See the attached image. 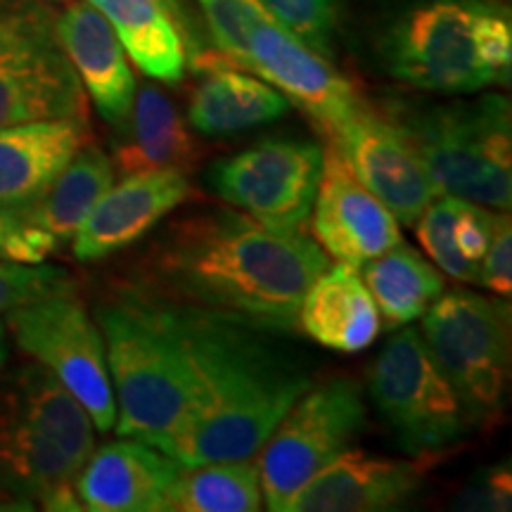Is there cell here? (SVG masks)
Wrapping results in <instances>:
<instances>
[{
  "mask_svg": "<svg viewBox=\"0 0 512 512\" xmlns=\"http://www.w3.org/2000/svg\"><path fill=\"white\" fill-rule=\"evenodd\" d=\"M328 266L306 233L266 228L238 209H209L159 235L136 287L275 335L299 328L304 294Z\"/></svg>",
  "mask_w": 512,
  "mask_h": 512,
  "instance_id": "cell-1",
  "label": "cell"
},
{
  "mask_svg": "<svg viewBox=\"0 0 512 512\" xmlns=\"http://www.w3.org/2000/svg\"><path fill=\"white\" fill-rule=\"evenodd\" d=\"M152 297L195 375V408L166 456L181 465L254 458L311 377L275 347L273 332Z\"/></svg>",
  "mask_w": 512,
  "mask_h": 512,
  "instance_id": "cell-2",
  "label": "cell"
},
{
  "mask_svg": "<svg viewBox=\"0 0 512 512\" xmlns=\"http://www.w3.org/2000/svg\"><path fill=\"white\" fill-rule=\"evenodd\" d=\"M93 448L91 415L53 373L34 361L0 375L3 508L83 510L74 482Z\"/></svg>",
  "mask_w": 512,
  "mask_h": 512,
  "instance_id": "cell-3",
  "label": "cell"
},
{
  "mask_svg": "<svg viewBox=\"0 0 512 512\" xmlns=\"http://www.w3.org/2000/svg\"><path fill=\"white\" fill-rule=\"evenodd\" d=\"M119 437L169 451L195 408V375L162 306L140 287L100 306Z\"/></svg>",
  "mask_w": 512,
  "mask_h": 512,
  "instance_id": "cell-4",
  "label": "cell"
},
{
  "mask_svg": "<svg viewBox=\"0 0 512 512\" xmlns=\"http://www.w3.org/2000/svg\"><path fill=\"white\" fill-rule=\"evenodd\" d=\"M380 50L387 72L408 86L477 93L510 81V10L489 0H427L394 19Z\"/></svg>",
  "mask_w": 512,
  "mask_h": 512,
  "instance_id": "cell-5",
  "label": "cell"
},
{
  "mask_svg": "<svg viewBox=\"0 0 512 512\" xmlns=\"http://www.w3.org/2000/svg\"><path fill=\"white\" fill-rule=\"evenodd\" d=\"M430 171L439 195L508 211L512 202L510 102L484 95L472 102L401 110L392 117Z\"/></svg>",
  "mask_w": 512,
  "mask_h": 512,
  "instance_id": "cell-6",
  "label": "cell"
},
{
  "mask_svg": "<svg viewBox=\"0 0 512 512\" xmlns=\"http://www.w3.org/2000/svg\"><path fill=\"white\" fill-rule=\"evenodd\" d=\"M475 425L501 415L510 368V306L453 290L434 302L418 330Z\"/></svg>",
  "mask_w": 512,
  "mask_h": 512,
  "instance_id": "cell-7",
  "label": "cell"
},
{
  "mask_svg": "<svg viewBox=\"0 0 512 512\" xmlns=\"http://www.w3.org/2000/svg\"><path fill=\"white\" fill-rule=\"evenodd\" d=\"M375 411L413 458L446 453L475 422L415 328L399 330L370 366Z\"/></svg>",
  "mask_w": 512,
  "mask_h": 512,
  "instance_id": "cell-8",
  "label": "cell"
},
{
  "mask_svg": "<svg viewBox=\"0 0 512 512\" xmlns=\"http://www.w3.org/2000/svg\"><path fill=\"white\" fill-rule=\"evenodd\" d=\"M38 0H0V128L86 119V91Z\"/></svg>",
  "mask_w": 512,
  "mask_h": 512,
  "instance_id": "cell-9",
  "label": "cell"
},
{
  "mask_svg": "<svg viewBox=\"0 0 512 512\" xmlns=\"http://www.w3.org/2000/svg\"><path fill=\"white\" fill-rule=\"evenodd\" d=\"M366 430V401L358 382L332 377L309 387L287 408L261 446L259 477L264 503L273 512L290 510L292 498L342 456Z\"/></svg>",
  "mask_w": 512,
  "mask_h": 512,
  "instance_id": "cell-10",
  "label": "cell"
},
{
  "mask_svg": "<svg viewBox=\"0 0 512 512\" xmlns=\"http://www.w3.org/2000/svg\"><path fill=\"white\" fill-rule=\"evenodd\" d=\"M5 330L24 354L53 373L91 415L98 432L117 425L105 339L74 292L50 294L5 313Z\"/></svg>",
  "mask_w": 512,
  "mask_h": 512,
  "instance_id": "cell-11",
  "label": "cell"
},
{
  "mask_svg": "<svg viewBox=\"0 0 512 512\" xmlns=\"http://www.w3.org/2000/svg\"><path fill=\"white\" fill-rule=\"evenodd\" d=\"M323 169V147L311 140H264L209 169V188L261 226L304 233Z\"/></svg>",
  "mask_w": 512,
  "mask_h": 512,
  "instance_id": "cell-12",
  "label": "cell"
},
{
  "mask_svg": "<svg viewBox=\"0 0 512 512\" xmlns=\"http://www.w3.org/2000/svg\"><path fill=\"white\" fill-rule=\"evenodd\" d=\"M354 174L382 200L403 226H415L420 214L439 197L430 171L406 133L389 114L366 100L328 138Z\"/></svg>",
  "mask_w": 512,
  "mask_h": 512,
  "instance_id": "cell-13",
  "label": "cell"
},
{
  "mask_svg": "<svg viewBox=\"0 0 512 512\" xmlns=\"http://www.w3.org/2000/svg\"><path fill=\"white\" fill-rule=\"evenodd\" d=\"M247 69L271 83L330 138L363 105L361 93L306 43L275 19H266L249 38Z\"/></svg>",
  "mask_w": 512,
  "mask_h": 512,
  "instance_id": "cell-14",
  "label": "cell"
},
{
  "mask_svg": "<svg viewBox=\"0 0 512 512\" xmlns=\"http://www.w3.org/2000/svg\"><path fill=\"white\" fill-rule=\"evenodd\" d=\"M311 219L318 247L356 268L401 242L396 216L358 181L354 169L332 143L323 150Z\"/></svg>",
  "mask_w": 512,
  "mask_h": 512,
  "instance_id": "cell-15",
  "label": "cell"
},
{
  "mask_svg": "<svg viewBox=\"0 0 512 512\" xmlns=\"http://www.w3.org/2000/svg\"><path fill=\"white\" fill-rule=\"evenodd\" d=\"M185 171L164 169L124 176L100 197L72 238L79 261H100L136 245L190 197Z\"/></svg>",
  "mask_w": 512,
  "mask_h": 512,
  "instance_id": "cell-16",
  "label": "cell"
},
{
  "mask_svg": "<svg viewBox=\"0 0 512 512\" xmlns=\"http://www.w3.org/2000/svg\"><path fill=\"white\" fill-rule=\"evenodd\" d=\"M181 463L145 441H121L91 451L76 475L74 491L91 512H166Z\"/></svg>",
  "mask_w": 512,
  "mask_h": 512,
  "instance_id": "cell-17",
  "label": "cell"
},
{
  "mask_svg": "<svg viewBox=\"0 0 512 512\" xmlns=\"http://www.w3.org/2000/svg\"><path fill=\"white\" fill-rule=\"evenodd\" d=\"M422 458L396 460L347 448L292 498L287 512H377L406 505L422 489Z\"/></svg>",
  "mask_w": 512,
  "mask_h": 512,
  "instance_id": "cell-18",
  "label": "cell"
},
{
  "mask_svg": "<svg viewBox=\"0 0 512 512\" xmlns=\"http://www.w3.org/2000/svg\"><path fill=\"white\" fill-rule=\"evenodd\" d=\"M55 24L83 91L100 117L119 131L128 121L138 88L117 31L88 0L69 3Z\"/></svg>",
  "mask_w": 512,
  "mask_h": 512,
  "instance_id": "cell-19",
  "label": "cell"
},
{
  "mask_svg": "<svg viewBox=\"0 0 512 512\" xmlns=\"http://www.w3.org/2000/svg\"><path fill=\"white\" fill-rule=\"evenodd\" d=\"M192 67L200 72V81L190 95L188 121L204 136L247 131L290 112V102L278 88L226 55L202 50L192 57Z\"/></svg>",
  "mask_w": 512,
  "mask_h": 512,
  "instance_id": "cell-20",
  "label": "cell"
},
{
  "mask_svg": "<svg viewBox=\"0 0 512 512\" xmlns=\"http://www.w3.org/2000/svg\"><path fill=\"white\" fill-rule=\"evenodd\" d=\"M88 138L86 119L0 128V207L34 204Z\"/></svg>",
  "mask_w": 512,
  "mask_h": 512,
  "instance_id": "cell-21",
  "label": "cell"
},
{
  "mask_svg": "<svg viewBox=\"0 0 512 512\" xmlns=\"http://www.w3.org/2000/svg\"><path fill=\"white\" fill-rule=\"evenodd\" d=\"M299 328L342 354H358L375 342L382 318L356 266L339 261L313 280L299 306Z\"/></svg>",
  "mask_w": 512,
  "mask_h": 512,
  "instance_id": "cell-22",
  "label": "cell"
},
{
  "mask_svg": "<svg viewBox=\"0 0 512 512\" xmlns=\"http://www.w3.org/2000/svg\"><path fill=\"white\" fill-rule=\"evenodd\" d=\"M114 143V166L121 176L147 171H188L197 143L176 105L155 86H143L133 98L128 121Z\"/></svg>",
  "mask_w": 512,
  "mask_h": 512,
  "instance_id": "cell-23",
  "label": "cell"
},
{
  "mask_svg": "<svg viewBox=\"0 0 512 512\" xmlns=\"http://www.w3.org/2000/svg\"><path fill=\"white\" fill-rule=\"evenodd\" d=\"M95 5L140 72L164 83L185 76V46L169 0H88Z\"/></svg>",
  "mask_w": 512,
  "mask_h": 512,
  "instance_id": "cell-24",
  "label": "cell"
},
{
  "mask_svg": "<svg viewBox=\"0 0 512 512\" xmlns=\"http://www.w3.org/2000/svg\"><path fill=\"white\" fill-rule=\"evenodd\" d=\"M114 183L112 159L98 145L83 143L50 188L29 207H22L31 223L53 235L57 245L72 242L95 204Z\"/></svg>",
  "mask_w": 512,
  "mask_h": 512,
  "instance_id": "cell-25",
  "label": "cell"
},
{
  "mask_svg": "<svg viewBox=\"0 0 512 512\" xmlns=\"http://www.w3.org/2000/svg\"><path fill=\"white\" fill-rule=\"evenodd\" d=\"M363 283L373 294L380 318L389 328L408 325L444 294V278L413 247L394 245L361 266Z\"/></svg>",
  "mask_w": 512,
  "mask_h": 512,
  "instance_id": "cell-26",
  "label": "cell"
},
{
  "mask_svg": "<svg viewBox=\"0 0 512 512\" xmlns=\"http://www.w3.org/2000/svg\"><path fill=\"white\" fill-rule=\"evenodd\" d=\"M264 508L259 467L249 460L183 465L166 512H254Z\"/></svg>",
  "mask_w": 512,
  "mask_h": 512,
  "instance_id": "cell-27",
  "label": "cell"
},
{
  "mask_svg": "<svg viewBox=\"0 0 512 512\" xmlns=\"http://www.w3.org/2000/svg\"><path fill=\"white\" fill-rule=\"evenodd\" d=\"M216 48L230 62L247 69L249 38L273 15L261 0H197Z\"/></svg>",
  "mask_w": 512,
  "mask_h": 512,
  "instance_id": "cell-28",
  "label": "cell"
},
{
  "mask_svg": "<svg viewBox=\"0 0 512 512\" xmlns=\"http://www.w3.org/2000/svg\"><path fill=\"white\" fill-rule=\"evenodd\" d=\"M275 22L318 55L332 57L344 0H261Z\"/></svg>",
  "mask_w": 512,
  "mask_h": 512,
  "instance_id": "cell-29",
  "label": "cell"
},
{
  "mask_svg": "<svg viewBox=\"0 0 512 512\" xmlns=\"http://www.w3.org/2000/svg\"><path fill=\"white\" fill-rule=\"evenodd\" d=\"M458 202L460 197L439 195L430 207L422 211L420 219L415 221V233H418L422 249L437 264L441 273L451 275V278L460 280V283L477 285L479 273L470 264H465L456 252V247H453L451 226L453 219H456Z\"/></svg>",
  "mask_w": 512,
  "mask_h": 512,
  "instance_id": "cell-30",
  "label": "cell"
},
{
  "mask_svg": "<svg viewBox=\"0 0 512 512\" xmlns=\"http://www.w3.org/2000/svg\"><path fill=\"white\" fill-rule=\"evenodd\" d=\"M60 292H74V280L67 268L46 261L43 264L0 261V318L17 306Z\"/></svg>",
  "mask_w": 512,
  "mask_h": 512,
  "instance_id": "cell-31",
  "label": "cell"
},
{
  "mask_svg": "<svg viewBox=\"0 0 512 512\" xmlns=\"http://www.w3.org/2000/svg\"><path fill=\"white\" fill-rule=\"evenodd\" d=\"M60 245L53 235L29 221L24 209L0 207V261L8 264H43Z\"/></svg>",
  "mask_w": 512,
  "mask_h": 512,
  "instance_id": "cell-32",
  "label": "cell"
},
{
  "mask_svg": "<svg viewBox=\"0 0 512 512\" xmlns=\"http://www.w3.org/2000/svg\"><path fill=\"white\" fill-rule=\"evenodd\" d=\"M494 221L496 211L482 204L460 200L456 209V219L451 226L453 247L460 254L465 264H470L479 273L482 268V259L489 249L491 235H494ZM479 283V280H477Z\"/></svg>",
  "mask_w": 512,
  "mask_h": 512,
  "instance_id": "cell-33",
  "label": "cell"
},
{
  "mask_svg": "<svg viewBox=\"0 0 512 512\" xmlns=\"http://www.w3.org/2000/svg\"><path fill=\"white\" fill-rule=\"evenodd\" d=\"M498 297H510L512 292V223L508 211H496L494 235L486 249L479 283Z\"/></svg>",
  "mask_w": 512,
  "mask_h": 512,
  "instance_id": "cell-34",
  "label": "cell"
},
{
  "mask_svg": "<svg viewBox=\"0 0 512 512\" xmlns=\"http://www.w3.org/2000/svg\"><path fill=\"white\" fill-rule=\"evenodd\" d=\"M477 501L482 503V508H508L510 501V477L508 470L494 472V475L486 477V482L479 486Z\"/></svg>",
  "mask_w": 512,
  "mask_h": 512,
  "instance_id": "cell-35",
  "label": "cell"
},
{
  "mask_svg": "<svg viewBox=\"0 0 512 512\" xmlns=\"http://www.w3.org/2000/svg\"><path fill=\"white\" fill-rule=\"evenodd\" d=\"M169 5H171V10H174L176 24H178V27L183 29V43H185V50H190V60H192V57L200 55L202 50L197 48L195 36H192V29H190V24H188V17H185V10H183V0H169Z\"/></svg>",
  "mask_w": 512,
  "mask_h": 512,
  "instance_id": "cell-36",
  "label": "cell"
},
{
  "mask_svg": "<svg viewBox=\"0 0 512 512\" xmlns=\"http://www.w3.org/2000/svg\"><path fill=\"white\" fill-rule=\"evenodd\" d=\"M8 363V330H5V320L0 318V368Z\"/></svg>",
  "mask_w": 512,
  "mask_h": 512,
  "instance_id": "cell-37",
  "label": "cell"
},
{
  "mask_svg": "<svg viewBox=\"0 0 512 512\" xmlns=\"http://www.w3.org/2000/svg\"><path fill=\"white\" fill-rule=\"evenodd\" d=\"M38 3H62V0H38Z\"/></svg>",
  "mask_w": 512,
  "mask_h": 512,
  "instance_id": "cell-38",
  "label": "cell"
}]
</instances>
